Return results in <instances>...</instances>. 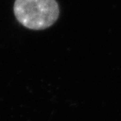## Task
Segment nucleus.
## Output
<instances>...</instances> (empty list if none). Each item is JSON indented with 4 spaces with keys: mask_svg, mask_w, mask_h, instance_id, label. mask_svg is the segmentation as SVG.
Masks as SVG:
<instances>
[{
    "mask_svg": "<svg viewBox=\"0 0 121 121\" xmlns=\"http://www.w3.org/2000/svg\"><path fill=\"white\" fill-rule=\"evenodd\" d=\"M14 13L23 26L42 30L57 21L59 8L56 0H15Z\"/></svg>",
    "mask_w": 121,
    "mask_h": 121,
    "instance_id": "1",
    "label": "nucleus"
}]
</instances>
